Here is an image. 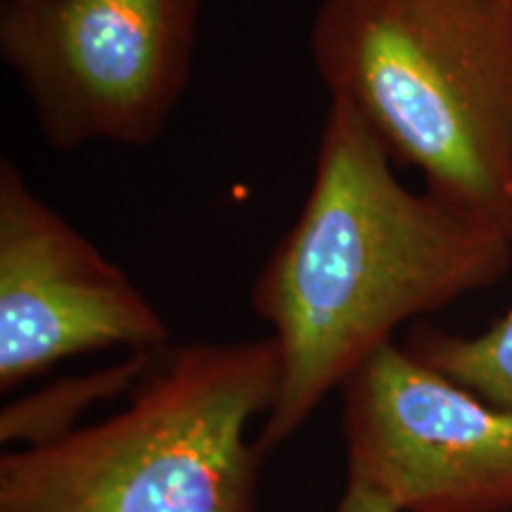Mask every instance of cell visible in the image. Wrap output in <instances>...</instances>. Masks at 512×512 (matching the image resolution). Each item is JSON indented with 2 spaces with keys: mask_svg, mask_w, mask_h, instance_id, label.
<instances>
[{
  "mask_svg": "<svg viewBox=\"0 0 512 512\" xmlns=\"http://www.w3.org/2000/svg\"><path fill=\"white\" fill-rule=\"evenodd\" d=\"M169 328L86 235L0 164V389L102 349L155 354Z\"/></svg>",
  "mask_w": 512,
  "mask_h": 512,
  "instance_id": "8992f818",
  "label": "cell"
},
{
  "mask_svg": "<svg viewBox=\"0 0 512 512\" xmlns=\"http://www.w3.org/2000/svg\"><path fill=\"white\" fill-rule=\"evenodd\" d=\"M202 0H8L0 55L55 150L145 147L188 86Z\"/></svg>",
  "mask_w": 512,
  "mask_h": 512,
  "instance_id": "277c9868",
  "label": "cell"
},
{
  "mask_svg": "<svg viewBox=\"0 0 512 512\" xmlns=\"http://www.w3.org/2000/svg\"><path fill=\"white\" fill-rule=\"evenodd\" d=\"M309 48L394 164L512 242V0H320Z\"/></svg>",
  "mask_w": 512,
  "mask_h": 512,
  "instance_id": "7a4b0ae2",
  "label": "cell"
},
{
  "mask_svg": "<svg viewBox=\"0 0 512 512\" xmlns=\"http://www.w3.org/2000/svg\"><path fill=\"white\" fill-rule=\"evenodd\" d=\"M273 337L171 351L110 418L0 458V512H256Z\"/></svg>",
  "mask_w": 512,
  "mask_h": 512,
  "instance_id": "3957f363",
  "label": "cell"
},
{
  "mask_svg": "<svg viewBox=\"0 0 512 512\" xmlns=\"http://www.w3.org/2000/svg\"><path fill=\"white\" fill-rule=\"evenodd\" d=\"M406 349L479 399L512 411V309L470 337L420 328Z\"/></svg>",
  "mask_w": 512,
  "mask_h": 512,
  "instance_id": "ba28073f",
  "label": "cell"
},
{
  "mask_svg": "<svg viewBox=\"0 0 512 512\" xmlns=\"http://www.w3.org/2000/svg\"><path fill=\"white\" fill-rule=\"evenodd\" d=\"M152 368H155L152 354H131L119 366L83 377H69L27 399H17L0 415V439L3 444L24 441L27 446L60 439L76 430L79 413L121 389L136 387Z\"/></svg>",
  "mask_w": 512,
  "mask_h": 512,
  "instance_id": "52a82bcc",
  "label": "cell"
},
{
  "mask_svg": "<svg viewBox=\"0 0 512 512\" xmlns=\"http://www.w3.org/2000/svg\"><path fill=\"white\" fill-rule=\"evenodd\" d=\"M510 261L503 233L406 188L366 121L330 100L302 211L252 287L280 356L259 451L290 441L403 323L498 283Z\"/></svg>",
  "mask_w": 512,
  "mask_h": 512,
  "instance_id": "6da1fadb",
  "label": "cell"
},
{
  "mask_svg": "<svg viewBox=\"0 0 512 512\" xmlns=\"http://www.w3.org/2000/svg\"><path fill=\"white\" fill-rule=\"evenodd\" d=\"M342 396L347 484L399 512H512V411L396 342Z\"/></svg>",
  "mask_w": 512,
  "mask_h": 512,
  "instance_id": "5b68a950",
  "label": "cell"
},
{
  "mask_svg": "<svg viewBox=\"0 0 512 512\" xmlns=\"http://www.w3.org/2000/svg\"><path fill=\"white\" fill-rule=\"evenodd\" d=\"M332 512H399L394 505L382 501L380 496L368 494V491L358 489V486L347 484L342 498H339L337 508Z\"/></svg>",
  "mask_w": 512,
  "mask_h": 512,
  "instance_id": "9c48e42d",
  "label": "cell"
}]
</instances>
